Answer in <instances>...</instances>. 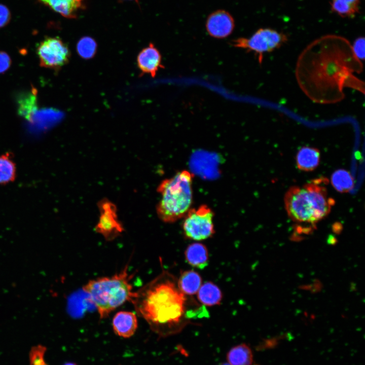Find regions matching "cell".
<instances>
[{
	"instance_id": "83f0119b",
	"label": "cell",
	"mask_w": 365,
	"mask_h": 365,
	"mask_svg": "<svg viewBox=\"0 0 365 365\" xmlns=\"http://www.w3.org/2000/svg\"><path fill=\"white\" fill-rule=\"evenodd\" d=\"M64 365H77V364L74 363L68 362V363L64 364Z\"/></svg>"
},
{
	"instance_id": "7a4b0ae2",
	"label": "cell",
	"mask_w": 365,
	"mask_h": 365,
	"mask_svg": "<svg viewBox=\"0 0 365 365\" xmlns=\"http://www.w3.org/2000/svg\"><path fill=\"white\" fill-rule=\"evenodd\" d=\"M131 303L136 314L160 336L179 332L193 318L186 295L179 289L176 277L168 271H163L135 291Z\"/></svg>"
},
{
	"instance_id": "9a60e30c",
	"label": "cell",
	"mask_w": 365,
	"mask_h": 365,
	"mask_svg": "<svg viewBox=\"0 0 365 365\" xmlns=\"http://www.w3.org/2000/svg\"><path fill=\"white\" fill-rule=\"evenodd\" d=\"M320 158L319 150L310 147H303L297 154V167L303 171H312L319 165Z\"/></svg>"
},
{
	"instance_id": "4316f807",
	"label": "cell",
	"mask_w": 365,
	"mask_h": 365,
	"mask_svg": "<svg viewBox=\"0 0 365 365\" xmlns=\"http://www.w3.org/2000/svg\"><path fill=\"white\" fill-rule=\"evenodd\" d=\"M10 18V14L8 9L0 4V28L4 27L8 23Z\"/></svg>"
},
{
	"instance_id": "7c38bea8",
	"label": "cell",
	"mask_w": 365,
	"mask_h": 365,
	"mask_svg": "<svg viewBox=\"0 0 365 365\" xmlns=\"http://www.w3.org/2000/svg\"><path fill=\"white\" fill-rule=\"evenodd\" d=\"M112 326L114 332L118 336L125 338H130L137 328V315L132 311H118L113 318Z\"/></svg>"
},
{
	"instance_id": "44dd1931",
	"label": "cell",
	"mask_w": 365,
	"mask_h": 365,
	"mask_svg": "<svg viewBox=\"0 0 365 365\" xmlns=\"http://www.w3.org/2000/svg\"><path fill=\"white\" fill-rule=\"evenodd\" d=\"M331 183L337 191L347 193L353 189L354 181L349 172L344 169H339L332 174Z\"/></svg>"
},
{
	"instance_id": "3957f363",
	"label": "cell",
	"mask_w": 365,
	"mask_h": 365,
	"mask_svg": "<svg viewBox=\"0 0 365 365\" xmlns=\"http://www.w3.org/2000/svg\"><path fill=\"white\" fill-rule=\"evenodd\" d=\"M325 178L312 180L302 187H291L284 196L285 207L293 221L314 224L330 213L335 202L327 196Z\"/></svg>"
},
{
	"instance_id": "ba28073f",
	"label": "cell",
	"mask_w": 365,
	"mask_h": 365,
	"mask_svg": "<svg viewBox=\"0 0 365 365\" xmlns=\"http://www.w3.org/2000/svg\"><path fill=\"white\" fill-rule=\"evenodd\" d=\"M41 66L58 70L66 64L70 52L66 44L58 37H46L36 47Z\"/></svg>"
},
{
	"instance_id": "9c48e42d",
	"label": "cell",
	"mask_w": 365,
	"mask_h": 365,
	"mask_svg": "<svg viewBox=\"0 0 365 365\" xmlns=\"http://www.w3.org/2000/svg\"><path fill=\"white\" fill-rule=\"evenodd\" d=\"M100 211L99 220L95 227V231L108 241L117 238L124 231L119 221L116 205L107 199H103L98 203Z\"/></svg>"
},
{
	"instance_id": "d4e9b609",
	"label": "cell",
	"mask_w": 365,
	"mask_h": 365,
	"mask_svg": "<svg viewBox=\"0 0 365 365\" xmlns=\"http://www.w3.org/2000/svg\"><path fill=\"white\" fill-rule=\"evenodd\" d=\"M44 348L41 346L32 350L30 355V365H48L44 357Z\"/></svg>"
},
{
	"instance_id": "7402d4cb",
	"label": "cell",
	"mask_w": 365,
	"mask_h": 365,
	"mask_svg": "<svg viewBox=\"0 0 365 365\" xmlns=\"http://www.w3.org/2000/svg\"><path fill=\"white\" fill-rule=\"evenodd\" d=\"M36 96L32 90L21 97L18 100V114L30 121L36 109Z\"/></svg>"
},
{
	"instance_id": "277c9868",
	"label": "cell",
	"mask_w": 365,
	"mask_h": 365,
	"mask_svg": "<svg viewBox=\"0 0 365 365\" xmlns=\"http://www.w3.org/2000/svg\"><path fill=\"white\" fill-rule=\"evenodd\" d=\"M132 276L127 265L114 275L89 280L82 286L100 319L106 318L125 303L132 301L135 295L131 282Z\"/></svg>"
},
{
	"instance_id": "30bf717a",
	"label": "cell",
	"mask_w": 365,
	"mask_h": 365,
	"mask_svg": "<svg viewBox=\"0 0 365 365\" xmlns=\"http://www.w3.org/2000/svg\"><path fill=\"white\" fill-rule=\"evenodd\" d=\"M205 27L210 36L216 39H224L232 33L235 21L228 11L217 10L208 16Z\"/></svg>"
},
{
	"instance_id": "484cf974",
	"label": "cell",
	"mask_w": 365,
	"mask_h": 365,
	"mask_svg": "<svg viewBox=\"0 0 365 365\" xmlns=\"http://www.w3.org/2000/svg\"><path fill=\"white\" fill-rule=\"evenodd\" d=\"M11 59L9 55L4 51H0V74L4 73L11 65Z\"/></svg>"
},
{
	"instance_id": "8fae6325",
	"label": "cell",
	"mask_w": 365,
	"mask_h": 365,
	"mask_svg": "<svg viewBox=\"0 0 365 365\" xmlns=\"http://www.w3.org/2000/svg\"><path fill=\"white\" fill-rule=\"evenodd\" d=\"M137 65L142 74H148L154 78L160 68L163 67L162 56L155 45L150 43L138 54Z\"/></svg>"
},
{
	"instance_id": "e0dca14e",
	"label": "cell",
	"mask_w": 365,
	"mask_h": 365,
	"mask_svg": "<svg viewBox=\"0 0 365 365\" xmlns=\"http://www.w3.org/2000/svg\"><path fill=\"white\" fill-rule=\"evenodd\" d=\"M197 295L199 302L206 306L218 305L222 299V293L219 287L212 282L208 281L201 285Z\"/></svg>"
},
{
	"instance_id": "cb8c5ba5",
	"label": "cell",
	"mask_w": 365,
	"mask_h": 365,
	"mask_svg": "<svg viewBox=\"0 0 365 365\" xmlns=\"http://www.w3.org/2000/svg\"><path fill=\"white\" fill-rule=\"evenodd\" d=\"M364 38L359 36L355 39L351 45L354 54L361 61L364 59Z\"/></svg>"
},
{
	"instance_id": "8992f818",
	"label": "cell",
	"mask_w": 365,
	"mask_h": 365,
	"mask_svg": "<svg viewBox=\"0 0 365 365\" xmlns=\"http://www.w3.org/2000/svg\"><path fill=\"white\" fill-rule=\"evenodd\" d=\"M288 40L284 33L271 28H260L249 38L232 40L231 45L236 48L252 52L261 63L264 55L281 47Z\"/></svg>"
},
{
	"instance_id": "5bb4252c",
	"label": "cell",
	"mask_w": 365,
	"mask_h": 365,
	"mask_svg": "<svg viewBox=\"0 0 365 365\" xmlns=\"http://www.w3.org/2000/svg\"><path fill=\"white\" fill-rule=\"evenodd\" d=\"M185 256L187 262L194 268L203 269L208 265V250L202 243H194L190 244L185 250Z\"/></svg>"
},
{
	"instance_id": "52a82bcc",
	"label": "cell",
	"mask_w": 365,
	"mask_h": 365,
	"mask_svg": "<svg viewBox=\"0 0 365 365\" xmlns=\"http://www.w3.org/2000/svg\"><path fill=\"white\" fill-rule=\"evenodd\" d=\"M214 212L207 205L191 208L184 217L182 230L188 239L200 241L210 238L214 233Z\"/></svg>"
},
{
	"instance_id": "f546056e",
	"label": "cell",
	"mask_w": 365,
	"mask_h": 365,
	"mask_svg": "<svg viewBox=\"0 0 365 365\" xmlns=\"http://www.w3.org/2000/svg\"><path fill=\"white\" fill-rule=\"evenodd\" d=\"M129 1H132V0H129ZM135 1H137V0H135Z\"/></svg>"
},
{
	"instance_id": "2e32d148",
	"label": "cell",
	"mask_w": 365,
	"mask_h": 365,
	"mask_svg": "<svg viewBox=\"0 0 365 365\" xmlns=\"http://www.w3.org/2000/svg\"><path fill=\"white\" fill-rule=\"evenodd\" d=\"M202 278L194 270H187L181 273L177 279L178 285L185 295L193 296L197 293L202 285Z\"/></svg>"
},
{
	"instance_id": "5b68a950",
	"label": "cell",
	"mask_w": 365,
	"mask_h": 365,
	"mask_svg": "<svg viewBox=\"0 0 365 365\" xmlns=\"http://www.w3.org/2000/svg\"><path fill=\"white\" fill-rule=\"evenodd\" d=\"M193 178L190 172L184 170L159 184L157 191L161 198L156 206V212L163 222L174 223L183 218L191 209Z\"/></svg>"
},
{
	"instance_id": "6da1fadb",
	"label": "cell",
	"mask_w": 365,
	"mask_h": 365,
	"mask_svg": "<svg viewBox=\"0 0 365 365\" xmlns=\"http://www.w3.org/2000/svg\"><path fill=\"white\" fill-rule=\"evenodd\" d=\"M362 70V63L348 40L328 35L315 41L301 52L295 74L299 86L310 99L331 104L344 98L346 87L364 94V82L354 75Z\"/></svg>"
},
{
	"instance_id": "ac0fdd59",
	"label": "cell",
	"mask_w": 365,
	"mask_h": 365,
	"mask_svg": "<svg viewBox=\"0 0 365 365\" xmlns=\"http://www.w3.org/2000/svg\"><path fill=\"white\" fill-rule=\"evenodd\" d=\"M16 175V165L12 154L7 152L0 155V185L13 182Z\"/></svg>"
},
{
	"instance_id": "603a6c76",
	"label": "cell",
	"mask_w": 365,
	"mask_h": 365,
	"mask_svg": "<svg viewBox=\"0 0 365 365\" xmlns=\"http://www.w3.org/2000/svg\"><path fill=\"white\" fill-rule=\"evenodd\" d=\"M77 50L81 57L84 59H90L96 52L97 44L92 38L84 36L78 42Z\"/></svg>"
},
{
	"instance_id": "d6986e66",
	"label": "cell",
	"mask_w": 365,
	"mask_h": 365,
	"mask_svg": "<svg viewBox=\"0 0 365 365\" xmlns=\"http://www.w3.org/2000/svg\"><path fill=\"white\" fill-rule=\"evenodd\" d=\"M227 360L231 365H251L252 351L247 345L243 343L232 347L227 354Z\"/></svg>"
},
{
	"instance_id": "f1b7e54d",
	"label": "cell",
	"mask_w": 365,
	"mask_h": 365,
	"mask_svg": "<svg viewBox=\"0 0 365 365\" xmlns=\"http://www.w3.org/2000/svg\"><path fill=\"white\" fill-rule=\"evenodd\" d=\"M219 365H231V364L229 363H222L221 364H220Z\"/></svg>"
},
{
	"instance_id": "4fadbf2b",
	"label": "cell",
	"mask_w": 365,
	"mask_h": 365,
	"mask_svg": "<svg viewBox=\"0 0 365 365\" xmlns=\"http://www.w3.org/2000/svg\"><path fill=\"white\" fill-rule=\"evenodd\" d=\"M62 16L77 18L79 12L84 7L85 0H38Z\"/></svg>"
},
{
	"instance_id": "ffe728a7",
	"label": "cell",
	"mask_w": 365,
	"mask_h": 365,
	"mask_svg": "<svg viewBox=\"0 0 365 365\" xmlns=\"http://www.w3.org/2000/svg\"><path fill=\"white\" fill-rule=\"evenodd\" d=\"M361 0H331L333 12L344 18H352L359 12Z\"/></svg>"
}]
</instances>
